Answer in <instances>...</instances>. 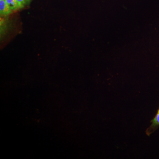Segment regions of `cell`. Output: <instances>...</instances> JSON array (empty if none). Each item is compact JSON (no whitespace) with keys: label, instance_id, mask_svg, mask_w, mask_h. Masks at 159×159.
<instances>
[{"label":"cell","instance_id":"1","mask_svg":"<svg viewBox=\"0 0 159 159\" xmlns=\"http://www.w3.org/2000/svg\"><path fill=\"white\" fill-rule=\"evenodd\" d=\"M151 124L145 131V134L149 137L151 134L159 128V107L157 111V113L154 117L150 121Z\"/></svg>","mask_w":159,"mask_h":159},{"label":"cell","instance_id":"4","mask_svg":"<svg viewBox=\"0 0 159 159\" xmlns=\"http://www.w3.org/2000/svg\"><path fill=\"white\" fill-rule=\"evenodd\" d=\"M16 1L24 7L30 2V0H16Z\"/></svg>","mask_w":159,"mask_h":159},{"label":"cell","instance_id":"2","mask_svg":"<svg viewBox=\"0 0 159 159\" xmlns=\"http://www.w3.org/2000/svg\"><path fill=\"white\" fill-rule=\"evenodd\" d=\"M11 10L10 9L6 0H0V13L1 15H8L11 13Z\"/></svg>","mask_w":159,"mask_h":159},{"label":"cell","instance_id":"3","mask_svg":"<svg viewBox=\"0 0 159 159\" xmlns=\"http://www.w3.org/2000/svg\"><path fill=\"white\" fill-rule=\"evenodd\" d=\"M6 1L11 11H15L24 7L16 0H6Z\"/></svg>","mask_w":159,"mask_h":159}]
</instances>
